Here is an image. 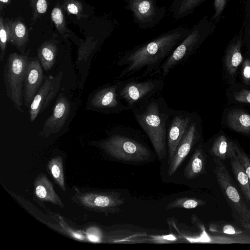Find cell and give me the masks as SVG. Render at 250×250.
Masks as SVG:
<instances>
[{"mask_svg":"<svg viewBox=\"0 0 250 250\" xmlns=\"http://www.w3.org/2000/svg\"><path fill=\"white\" fill-rule=\"evenodd\" d=\"M189 30L188 27L178 26L124 51L117 61L119 67H123L117 80L156 75L158 70Z\"/></svg>","mask_w":250,"mask_h":250,"instance_id":"obj_1","label":"cell"},{"mask_svg":"<svg viewBox=\"0 0 250 250\" xmlns=\"http://www.w3.org/2000/svg\"><path fill=\"white\" fill-rule=\"evenodd\" d=\"M131 110L149 138L158 157L164 158L167 150V128L174 109L168 105L162 93Z\"/></svg>","mask_w":250,"mask_h":250,"instance_id":"obj_2","label":"cell"},{"mask_svg":"<svg viewBox=\"0 0 250 250\" xmlns=\"http://www.w3.org/2000/svg\"><path fill=\"white\" fill-rule=\"evenodd\" d=\"M106 133L107 138L98 146L112 157L128 162H141L150 157L151 151L133 128L118 126Z\"/></svg>","mask_w":250,"mask_h":250,"instance_id":"obj_3","label":"cell"},{"mask_svg":"<svg viewBox=\"0 0 250 250\" xmlns=\"http://www.w3.org/2000/svg\"><path fill=\"white\" fill-rule=\"evenodd\" d=\"M216 25L207 16L190 29L188 35L176 46L156 73L163 78L177 65L185 62L205 39L214 31Z\"/></svg>","mask_w":250,"mask_h":250,"instance_id":"obj_4","label":"cell"},{"mask_svg":"<svg viewBox=\"0 0 250 250\" xmlns=\"http://www.w3.org/2000/svg\"><path fill=\"white\" fill-rule=\"evenodd\" d=\"M164 78L161 75H155L119 80L117 90L119 98L129 110H131L162 93Z\"/></svg>","mask_w":250,"mask_h":250,"instance_id":"obj_5","label":"cell"},{"mask_svg":"<svg viewBox=\"0 0 250 250\" xmlns=\"http://www.w3.org/2000/svg\"><path fill=\"white\" fill-rule=\"evenodd\" d=\"M28 61L27 55L12 54L5 62L3 73L6 96L21 113L24 112L22 86Z\"/></svg>","mask_w":250,"mask_h":250,"instance_id":"obj_6","label":"cell"},{"mask_svg":"<svg viewBox=\"0 0 250 250\" xmlns=\"http://www.w3.org/2000/svg\"><path fill=\"white\" fill-rule=\"evenodd\" d=\"M213 162L214 173L220 188L237 213L242 227L250 229V208L240 195L233 179L221 160L215 157Z\"/></svg>","mask_w":250,"mask_h":250,"instance_id":"obj_7","label":"cell"},{"mask_svg":"<svg viewBox=\"0 0 250 250\" xmlns=\"http://www.w3.org/2000/svg\"><path fill=\"white\" fill-rule=\"evenodd\" d=\"M119 80L99 87L88 98L86 109L105 114H117L129 110L118 94Z\"/></svg>","mask_w":250,"mask_h":250,"instance_id":"obj_8","label":"cell"},{"mask_svg":"<svg viewBox=\"0 0 250 250\" xmlns=\"http://www.w3.org/2000/svg\"><path fill=\"white\" fill-rule=\"evenodd\" d=\"M124 0L125 8L131 13L133 21L140 29L154 27L166 15V6H158L157 0Z\"/></svg>","mask_w":250,"mask_h":250,"instance_id":"obj_9","label":"cell"},{"mask_svg":"<svg viewBox=\"0 0 250 250\" xmlns=\"http://www.w3.org/2000/svg\"><path fill=\"white\" fill-rule=\"evenodd\" d=\"M75 202L93 211L104 213L120 210L124 199L118 193L90 192L76 194L72 198Z\"/></svg>","mask_w":250,"mask_h":250,"instance_id":"obj_10","label":"cell"},{"mask_svg":"<svg viewBox=\"0 0 250 250\" xmlns=\"http://www.w3.org/2000/svg\"><path fill=\"white\" fill-rule=\"evenodd\" d=\"M62 75H49L45 79L34 96L29 107V118L34 122L38 115L48 106L59 92Z\"/></svg>","mask_w":250,"mask_h":250,"instance_id":"obj_11","label":"cell"},{"mask_svg":"<svg viewBox=\"0 0 250 250\" xmlns=\"http://www.w3.org/2000/svg\"><path fill=\"white\" fill-rule=\"evenodd\" d=\"M195 114L168 160V174L173 175L187 157L200 137V125Z\"/></svg>","mask_w":250,"mask_h":250,"instance_id":"obj_12","label":"cell"},{"mask_svg":"<svg viewBox=\"0 0 250 250\" xmlns=\"http://www.w3.org/2000/svg\"><path fill=\"white\" fill-rule=\"evenodd\" d=\"M72 112V104L68 97L60 93L51 115L45 120L39 135L48 137L60 131L66 124Z\"/></svg>","mask_w":250,"mask_h":250,"instance_id":"obj_13","label":"cell"},{"mask_svg":"<svg viewBox=\"0 0 250 250\" xmlns=\"http://www.w3.org/2000/svg\"><path fill=\"white\" fill-rule=\"evenodd\" d=\"M195 115L194 112L174 110L171 116L167 136L168 160L172 157Z\"/></svg>","mask_w":250,"mask_h":250,"instance_id":"obj_14","label":"cell"},{"mask_svg":"<svg viewBox=\"0 0 250 250\" xmlns=\"http://www.w3.org/2000/svg\"><path fill=\"white\" fill-rule=\"evenodd\" d=\"M42 66L37 60L28 61L24 79L23 101L29 107L30 104L42 85L44 79Z\"/></svg>","mask_w":250,"mask_h":250,"instance_id":"obj_15","label":"cell"},{"mask_svg":"<svg viewBox=\"0 0 250 250\" xmlns=\"http://www.w3.org/2000/svg\"><path fill=\"white\" fill-rule=\"evenodd\" d=\"M36 196L40 200L48 202L62 208L64 205L56 193L52 182L44 174H39L34 182Z\"/></svg>","mask_w":250,"mask_h":250,"instance_id":"obj_16","label":"cell"},{"mask_svg":"<svg viewBox=\"0 0 250 250\" xmlns=\"http://www.w3.org/2000/svg\"><path fill=\"white\" fill-rule=\"evenodd\" d=\"M236 144L229 140L225 135H221L214 141L210 153L214 157L221 160L236 157Z\"/></svg>","mask_w":250,"mask_h":250,"instance_id":"obj_17","label":"cell"},{"mask_svg":"<svg viewBox=\"0 0 250 250\" xmlns=\"http://www.w3.org/2000/svg\"><path fill=\"white\" fill-rule=\"evenodd\" d=\"M206 155L199 145L194 151L184 169V176L188 179H194L202 174L205 169Z\"/></svg>","mask_w":250,"mask_h":250,"instance_id":"obj_18","label":"cell"},{"mask_svg":"<svg viewBox=\"0 0 250 250\" xmlns=\"http://www.w3.org/2000/svg\"><path fill=\"white\" fill-rule=\"evenodd\" d=\"M227 124L232 130L250 134V115L240 109L230 111L227 118Z\"/></svg>","mask_w":250,"mask_h":250,"instance_id":"obj_19","label":"cell"},{"mask_svg":"<svg viewBox=\"0 0 250 250\" xmlns=\"http://www.w3.org/2000/svg\"><path fill=\"white\" fill-rule=\"evenodd\" d=\"M241 47V40H237L229 45L225 56V65L229 74L232 76L235 75L243 60Z\"/></svg>","mask_w":250,"mask_h":250,"instance_id":"obj_20","label":"cell"},{"mask_svg":"<svg viewBox=\"0 0 250 250\" xmlns=\"http://www.w3.org/2000/svg\"><path fill=\"white\" fill-rule=\"evenodd\" d=\"M206 0H173L170 6L174 19L179 20L193 13Z\"/></svg>","mask_w":250,"mask_h":250,"instance_id":"obj_21","label":"cell"},{"mask_svg":"<svg viewBox=\"0 0 250 250\" xmlns=\"http://www.w3.org/2000/svg\"><path fill=\"white\" fill-rule=\"evenodd\" d=\"M230 159L233 173L239 183L246 200L250 205V186L245 169L237 156Z\"/></svg>","mask_w":250,"mask_h":250,"instance_id":"obj_22","label":"cell"},{"mask_svg":"<svg viewBox=\"0 0 250 250\" xmlns=\"http://www.w3.org/2000/svg\"><path fill=\"white\" fill-rule=\"evenodd\" d=\"M54 180L63 191H65L64 177L63 173V162L60 156H57L49 160L47 164Z\"/></svg>","mask_w":250,"mask_h":250,"instance_id":"obj_23","label":"cell"},{"mask_svg":"<svg viewBox=\"0 0 250 250\" xmlns=\"http://www.w3.org/2000/svg\"><path fill=\"white\" fill-rule=\"evenodd\" d=\"M205 202L197 198L187 197L178 198L170 202L166 207L167 209L174 208L191 209L202 206Z\"/></svg>","mask_w":250,"mask_h":250,"instance_id":"obj_24","label":"cell"},{"mask_svg":"<svg viewBox=\"0 0 250 250\" xmlns=\"http://www.w3.org/2000/svg\"><path fill=\"white\" fill-rule=\"evenodd\" d=\"M39 59L42 68L45 71H48L55 64V51L49 47H43L39 54Z\"/></svg>","mask_w":250,"mask_h":250,"instance_id":"obj_25","label":"cell"},{"mask_svg":"<svg viewBox=\"0 0 250 250\" xmlns=\"http://www.w3.org/2000/svg\"><path fill=\"white\" fill-rule=\"evenodd\" d=\"M210 231L223 233L227 234H238L242 233V231L237 229L232 226L229 224L218 225L211 224L209 227Z\"/></svg>","mask_w":250,"mask_h":250,"instance_id":"obj_26","label":"cell"},{"mask_svg":"<svg viewBox=\"0 0 250 250\" xmlns=\"http://www.w3.org/2000/svg\"><path fill=\"white\" fill-rule=\"evenodd\" d=\"M235 150L239 160L245 169L250 186V158L237 145L236 146Z\"/></svg>","mask_w":250,"mask_h":250,"instance_id":"obj_27","label":"cell"},{"mask_svg":"<svg viewBox=\"0 0 250 250\" xmlns=\"http://www.w3.org/2000/svg\"><path fill=\"white\" fill-rule=\"evenodd\" d=\"M228 0H214V14L211 18L213 22L218 21L223 13Z\"/></svg>","mask_w":250,"mask_h":250,"instance_id":"obj_28","label":"cell"},{"mask_svg":"<svg viewBox=\"0 0 250 250\" xmlns=\"http://www.w3.org/2000/svg\"><path fill=\"white\" fill-rule=\"evenodd\" d=\"M235 101L243 103L250 104V91L243 89L234 94Z\"/></svg>","mask_w":250,"mask_h":250,"instance_id":"obj_29","label":"cell"},{"mask_svg":"<svg viewBox=\"0 0 250 250\" xmlns=\"http://www.w3.org/2000/svg\"><path fill=\"white\" fill-rule=\"evenodd\" d=\"M242 77L245 83L250 84V60H245L242 69Z\"/></svg>","mask_w":250,"mask_h":250,"instance_id":"obj_30","label":"cell"},{"mask_svg":"<svg viewBox=\"0 0 250 250\" xmlns=\"http://www.w3.org/2000/svg\"><path fill=\"white\" fill-rule=\"evenodd\" d=\"M88 238L91 241L98 242L101 239V233L98 229H90L87 231Z\"/></svg>","mask_w":250,"mask_h":250,"instance_id":"obj_31","label":"cell"},{"mask_svg":"<svg viewBox=\"0 0 250 250\" xmlns=\"http://www.w3.org/2000/svg\"><path fill=\"white\" fill-rule=\"evenodd\" d=\"M51 17L54 22L57 24L62 23L63 16L61 10L58 8H55L52 11Z\"/></svg>","mask_w":250,"mask_h":250,"instance_id":"obj_32","label":"cell"},{"mask_svg":"<svg viewBox=\"0 0 250 250\" xmlns=\"http://www.w3.org/2000/svg\"><path fill=\"white\" fill-rule=\"evenodd\" d=\"M25 28L24 26L21 23L18 24L15 27V33L19 38H22L25 35Z\"/></svg>","mask_w":250,"mask_h":250,"instance_id":"obj_33","label":"cell"},{"mask_svg":"<svg viewBox=\"0 0 250 250\" xmlns=\"http://www.w3.org/2000/svg\"><path fill=\"white\" fill-rule=\"evenodd\" d=\"M37 9L40 13H44L47 9V3L45 0H38L37 3Z\"/></svg>","mask_w":250,"mask_h":250,"instance_id":"obj_34","label":"cell"},{"mask_svg":"<svg viewBox=\"0 0 250 250\" xmlns=\"http://www.w3.org/2000/svg\"><path fill=\"white\" fill-rule=\"evenodd\" d=\"M67 9L70 13L73 14H76L78 11L77 6L73 3L69 4Z\"/></svg>","mask_w":250,"mask_h":250,"instance_id":"obj_35","label":"cell"},{"mask_svg":"<svg viewBox=\"0 0 250 250\" xmlns=\"http://www.w3.org/2000/svg\"><path fill=\"white\" fill-rule=\"evenodd\" d=\"M0 37L1 43L3 44H5L7 41V35L4 29H1L0 30Z\"/></svg>","mask_w":250,"mask_h":250,"instance_id":"obj_36","label":"cell"},{"mask_svg":"<svg viewBox=\"0 0 250 250\" xmlns=\"http://www.w3.org/2000/svg\"><path fill=\"white\" fill-rule=\"evenodd\" d=\"M1 1L3 2H7L8 0H0Z\"/></svg>","mask_w":250,"mask_h":250,"instance_id":"obj_37","label":"cell"},{"mask_svg":"<svg viewBox=\"0 0 250 250\" xmlns=\"http://www.w3.org/2000/svg\"></svg>","mask_w":250,"mask_h":250,"instance_id":"obj_38","label":"cell"}]
</instances>
